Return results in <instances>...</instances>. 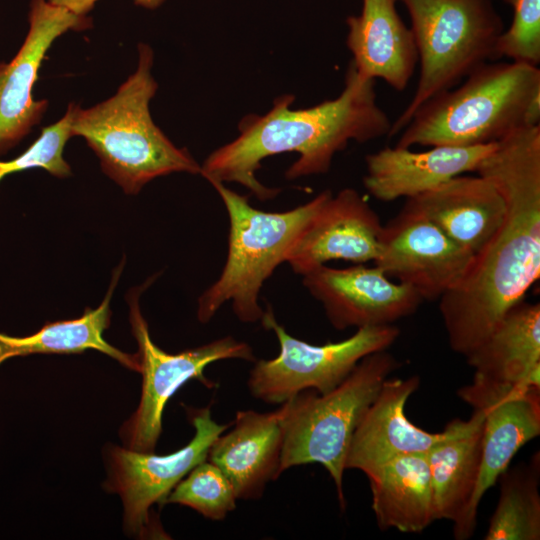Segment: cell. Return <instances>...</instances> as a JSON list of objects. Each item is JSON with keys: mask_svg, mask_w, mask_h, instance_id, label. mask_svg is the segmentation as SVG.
<instances>
[{"mask_svg": "<svg viewBox=\"0 0 540 540\" xmlns=\"http://www.w3.org/2000/svg\"><path fill=\"white\" fill-rule=\"evenodd\" d=\"M477 174L504 198V219L457 286L439 299L448 343L467 356L540 278V125L495 143Z\"/></svg>", "mask_w": 540, "mask_h": 540, "instance_id": "obj_1", "label": "cell"}, {"mask_svg": "<svg viewBox=\"0 0 540 540\" xmlns=\"http://www.w3.org/2000/svg\"><path fill=\"white\" fill-rule=\"evenodd\" d=\"M293 101V95H283L266 114L244 117L239 136L213 151L200 174L208 182L239 183L259 200L272 199L279 189L264 186L255 176L263 159L297 152L298 159L285 173L287 179L323 174L350 140L367 142L388 135L391 129L389 117L376 102L374 80L362 78L352 62L337 98L292 110Z\"/></svg>", "mask_w": 540, "mask_h": 540, "instance_id": "obj_2", "label": "cell"}, {"mask_svg": "<svg viewBox=\"0 0 540 540\" xmlns=\"http://www.w3.org/2000/svg\"><path fill=\"white\" fill-rule=\"evenodd\" d=\"M152 65L151 47L138 44L137 69L112 97L87 109L74 106L72 136L86 140L102 171L127 194L138 193L159 176L201 173L191 154L176 147L152 120L149 103L158 88Z\"/></svg>", "mask_w": 540, "mask_h": 540, "instance_id": "obj_3", "label": "cell"}, {"mask_svg": "<svg viewBox=\"0 0 540 540\" xmlns=\"http://www.w3.org/2000/svg\"><path fill=\"white\" fill-rule=\"evenodd\" d=\"M540 91V70L517 62L485 63L463 84L424 102L397 147L495 143L524 126L525 110Z\"/></svg>", "mask_w": 540, "mask_h": 540, "instance_id": "obj_4", "label": "cell"}, {"mask_svg": "<svg viewBox=\"0 0 540 540\" xmlns=\"http://www.w3.org/2000/svg\"><path fill=\"white\" fill-rule=\"evenodd\" d=\"M229 217L228 255L219 278L199 297L197 318L209 322L227 301L245 323L260 321L258 303L263 283L287 255L302 231L332 194L319 193L311 201L285 212H265L222 182L211 181Z\"/></svg>", "mask_w": 540, "mask_h": 540, "instance_id": "obj_5", "label": "cell"}, {"mask_svg": "<svg viewBox=\"0 0 540 540\" xmlns=\"http://www.w3.org/2000/svg\"><path fill=\"white\" fill-rule=\"evenodd\" d=\"M399 366L386 350L374 352L331 391L304 390L287 400L280 472L321 464L333 479L344 509L343 474L353 434L384 381Z\"/></svg>", "mask_w": 540, "mask_h": 540, "instance_id": "obj_6", "label": "cell"}, {"mask_svg": "<svg viewBox=\"0 0 540 540\" xmlns=\"http://www.w3.org/2000/svg\"><path fill=\"white\" fill-rule=\"evenodd\" d=\"M400 1L410 15L420 77L389 137L402 131L428 99L452 89L488 61L498 60L497 42L504 30L491 0Z\"/></svg>", "mask_w": 540, "mask_h": 540, "instance_id": "obj_7", "label": "cell"}, {"mask_svg": "<svg viewBox=\"0 0 540 540\" xmlns=\"http://www.w3.org/2000/svg\"><path fill=\"white\" fill-rule=\"evenodd\" d=\"M260 321L275 333L280 352L275 358L255 361L247 386L253 397L268 404L280 405L304 390L331 391L361 359L387 350L400 335L393 324L366 326L345 340L313 345L291 336L277 322L270 305Z\"/></svg>", "mask_w": 540, "mask_h": 540, "instance_id": "obj_8", "label": "cell"}, {"mask_svg": "<svg viewBox=\"0 0 540 540\" xmlns=\"http://www.w3.org/2000/svg\"><path fill=\"white\" fill-rule=\"evenodd\" d=\"M152 280L128 295L131 330L138 344L142 391L139 405L123 424L120 436L125 448L140 452H154L162 432L164 408L184 384L195 379L207 388L217 386L204 376L209 364L225 359L256 361L252 348L232 336L176 354L160 349L150 337L139 306V295Z\"/></svg>", "mask_w": 540, "mask_h": 540, "instance_id": "obj_9", "label": "cell"}, {"mask_svg": "<svg viewBox=\"0 0 540 540\" xmlns=\"http://www.w3.org/2000/svg\"><path fill=\"white\" fill-rule=\"evenodd\" d=\"M195 429L193 438L179 450L156 455L128 448L108 449V477L104 484L117 493L124 507V528L134 535H151L150 508L164 504L173 488L199 463L207 460L210 446L231 424H219L212 419L210 406L186 407Z\"/></svg>", "mask_w": 540, "mask_h": 540, "instance_id": "obj_10", "label": "cell"}, {"mask_svg": "<svg viewBox=\"0 0 540 540\" xmlns=\"http://www.w3.org/2000/svg\"><path fill=\"white\" fill-rule=\"evenodd\" d=\"M473 259L470 251L406 202L383 226L374 263L388 277L413 288L424 301L439 300L457 286Z\"/></svg>", "mask_w": 540, "mask_h": 540, "instance_id": "obj_11", "label": "cell"}, {"mask_svg": "<svg viewBox=\"0 0 540 540\" xmlns=\"http://www.w3.org/2000/svg\"><path fill=\"white\" fill-rule=\"evenodd\" d=\"M27 35L9 62H0V155L15 147L39 124L48 107L45 99L34 100L33 86L53 42L69 30L92 25L87 16H78L47 0H32Z\"/></svg>", "mask_w": 540, "mask_h": 540, "instance_id": "obj_12", "label": "cell"}, {"mask_svg": "<svg viewBox=\"0 0 540 540\" xmlns=\"http://www.w3.org/2000/svg\"><path fill=\"white\" fill-rule=\"evenodd\" d=\"M457 394L484 415L481 468L473 500L477 511L518 450L540 434V389L475 373Z\"/></svg>", "mask_w": 540, "mask_h": 540, "instance_id": "obj_13", "label": "cell"}, {"mask_svg": "<svg viewBox=\"0 0 540 540\" xmlns=\"http://www.w3.org/2000/svg\"><path fill=\"white\" fill-rule=\"evenodd\" d=\"M302 276L303 285L338 330L393 324L423 302L413 288L393 282L375 265L341 269L322 265Z\"/></svg>", "mask_w": 540, "mask_h": 540, "instance_id": "obj_14", "label": "cell"}, {"mask_svg": "<svg viewBox=\"0 0 540 540\" xmlns=\"http://www.w3.org/2000/svg\"><path fill=\"white\" fill-rule=\"evenodd\" d=\"M383 225L377 213L355 189L345 188L323 203L291 247L286 261L304 275L326 262L355 264L375 261Z\"/></svg>", "mask_w": 540, "mask_h": 540, "instance_id": "obj_15", "label": "cell"}, {"mask_svg": "<svg viewBox=\"0 0 540 540\" xmlns=\"http://www.w3.org/2000/svg\"><path fill=\"white\" fill-rule=\"evenodd\" d=\"M484 415L473 409L468 420L454 419L448 435L426 452L438 520L453 523L456 539L470 538L477 511L473 500L482 460Z\"/></svg>", "mask_w": 540, "mask_h": 540, "instance_id": "obj_16", "label": "cell"}, {"mask_svg": "<svg viewBox=\"0 0 540 540\" xmlns=\"http://www.w3.org/2000/svg\"><path fill=\"white\" fill-rule=\"evenodd\" d=\"M286 410L287 401L271 412L238 411L232 429L210 446L207 461L225 474L237 499L262 497L267 483L280 476Z\"/></svg>", "mask_w": 540, "mask_h": 540, "instance_id": "obj_17", "label": "cell"}, {"mask_svg": "<svg viewBox=\"0 0 540 540\" xmlns=\"http://www.w3.org/2000/svg\"><path fill=\"white\" fill-rule=\"evenodd\" d=\"M419 384L416 375L384 381L353 434L346 469H358L366 475L395 457L426 453L448 435L447 426L442 432L431 433L406 417V402Z\"/></svg>", "mask_w": 540, "mask_h": 540, "instance_id": "obj_18", "label": "cell"}, {"mask_svg": "<svg viewBox=\"0 0 540 540\" xmlns=\"http://www.w3.org/2000/svg\"><path fill=\"white\" fill-rule=\"evenodd\" d=\"M495 143L465 147L432 146L420 152L397 146L385 147L366 156L363 184L380 201L412 198L453 177L476 172Z\"/></svg>", "mask_w": 540, "mask_h": 540, "instance_id": "obj_19", "label": "cell"}, {"mask_svg": "<svg viewBox=\"0 0 540 540\" xmlns=\"http://www.w3.org/2000/svg\"><path fill=\"white\" fill-rule=\"evenodd\" d=\"M397 0H363L360 15L347 18V46L357 73L380 78L401 92L412 78L418 52L411 29L396 10Z\"/></svg>", "mask_w": 540, "mask_h": 540, "instance_id": "obj_20", "label": "cell"}, {"mask_svg": "<svg viewBox=\"0 0 540 540\" xmlns=\"http://www.w3.org/2000/svg\"><path fill=\"white\" fill-rule=\"evenodd\" d=\"M406 202L474 256L492 238L506 212L499 190L480 175L453 177Z\"/></svg>", "mask_w": 540, "mask_h": 540, "instance_id": "obj_21", "label": "cell"}, {"mask_svg": "<svg viewBox=\"0 0 540 540\" xmlns=\"http://www.w3.org/2000/svg\"><path fill=\"white\" fill-rule=\"evenodd\" d=\"M465 357L476 374L540 389V303H516Z\"/></svg>", "mask_w": 540, "mask_h": 540, "instance_id": "obj_22", "label": "cell"}, {"mask_svg": "<svg viewBox=\"0 0 540 540\" xmlns=\"http://www.w3.org/2000/svg\"><path fill=\"white\" fill-rule=\"evenodd\" d=\"M366 476L381 530L418 533L438 520L426 453L395 457Z\"/></svg>", "mask_w": 540, "mask_h": 540, "instance_id": "obj_23", "label": "cell"}, {"mask_svg": "<svg viewBox=\"0 0 540 540\" xmlns=\"http://www.w3.org/2000/svg\"><path fill=\"white\" fill-rule=\"evenodd\" d=\"M123 263L114 271L109 290L96 309L86 308L76 319L45 324L36 333L14 337L0 332V365L9 358L31 354H75L88 349L102 352L133 371H140L138 355L128 354L110 345L103 333L110 325V300Z\"/></svg>", "mask_w": 540, "mask_h": 540, "instance_id": "obj_24", "label": "cell"}, {"mask_svg": "<svg viewBox=\"0 0 540 540\" xmlns=\"http://www.w3.org/2000/svg\"><path fill=\"white\" fill-rule=\"evenodd\" d=\"M538 460L536 456L531 465H519L501 474L499 501L484 539H540Z\"/></svg>", "mask_w": 540, "mask_h": 540, "instance_id": "obj_25", "label": "cell"}, {"mask_svg": "<svg viewBox=\"0 0 540 540\" xmlns=\"http://www.w3.org/2000/svg\"><path fill=\"white\" fill-rule=\"evenodd\" d=\"M234 489L215 464L205 460L195 466L170 492L164 504H179L213 521L223 520L236 507Z\"/></svg>", "mask_w": 540, "mask_h": 540, "instance_id": "obj_26", "label": "cell"}, {"mask_svg": "<svg viewBox=\"0 0 540 540\" xmlns=\"http://www.w3.org/2000/svg\"><path fill=\"white\" fill-rule=\"evenodd\" d=\"M75 103L68 105L64 116L42 128L40 136L22 154L7 161L0 160V181L7 175L42 168L50 174L64 178L71 175V168L63 156L67 141L73 137L71 124Z\"/></svg>", "mask_w": 540, "mask_h": 540, "instance_id": "obj_27", "label": "cell"}, {"mask_svg": "<svg viewBox=\"0 0 540 540\" xmlns=\"http://www.w3.org/2000/svg\"><path fill=\"white\" fill-rule=\"evenodd\" d=\"M513 8L510 27L497 42V56L512 62L538 66L540 63V0H504Z\"/></svg>", "mask_w": 540, "mask_h": 540, "instance_id": "obj_28", "label": "cell"}, {"mask_svg": "<svg viewBox=\"0 0 540 540\" xmlns=\"http://www.w3.org/2000/svg\"><path fill=\"white\" fill-rule=\"evenodd\" d=\"M48 2L63 7L68 11L78 15L87 16V14L93 9L95 3L98 0H47ZM166 0H133L136 5L142 6L147 9H155L159 7Z\"/></svg>", "mask_w": 540, "mask_h": 540, "instance_id": "obj_29", "label": "cell"}, {"mask_svg": "<svg viewBox=\"0 0 540 540\" xmlns=\"http://www.w3.org/2000/svg\"><path fill=\"white\" fill-rule=\"evenodd\" d=\"M540 125V91L530 100L524 114V126Z\"/></svg>", "mask_w": 540, "mask_h": 540, "instance_id": "obj_30", "label": "cell"}]
</instances>
